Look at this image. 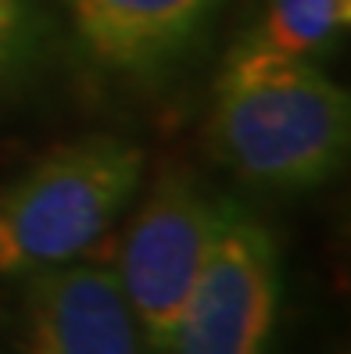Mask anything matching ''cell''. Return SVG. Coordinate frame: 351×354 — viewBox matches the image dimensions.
I'll return each instance as SVG.
<instances>
[{
  "label": "cell",
  "instance_id": "obj_7",
  "mask_svg": "<svg viewBox=\"0 0 351 354\" xmlns=\"http://www.w3.org/2000/svg\"><path fill=\"white\" fill-rule=\"evenodd\" d=\"M348 22L351 0H265L258 26L244 39L280 57L316 61L348 32Z\"/></svg>",
  "mask_w": 351,
  "mask_h": 354
},
{
  "label": "cell",
  "instance_id": "obj_6",
  "mask_svg": "<svg viewBox=\"0 0 351 354\" xmlns=\"http://www.w3.org/2000/svg\"><path fill=\"white\" fill-rule=\"evenodd\" d=\"M97 68L158 79L194 54L230 0H61Z\"/></svg>",
  "mask_w": 351,
  "mask_h": 354
},
{
  "label": "cell",
  "instance_id": "obj_2",
  "mask_svg": "<svg viewBox=\"0 0 351 354\" xmlns=\"http://www.w3.org/2000/svg\"><path fill=\"white\" fill-rule=\"evenodd\" d=\"M147 154L126 136L57 143L0 186V279H22L97 251L136 204Z\"/></svg>",
  "mask_w": 351,
  "mask_h": 354
},
{
  "label": "cell",
  "instance_id": "obj_5",
  "mask_svg": "<svg viewBox=\"0 0 351 354\" xmlns=\"http://www.w3.org/2000/svg\"><path fill=\"white\" fill-rule=\"evenodd\" d=\"M15 283V354H147L111 261L87 254Z\"/></svg>",
  "mask_w": 351,
  "mask_h": 354
},
{
  "label": "cell",
  "instance_id": "obj_4",
  "mask_svg": "<svg viewBox=\"0 0 351 354\" xmlns=\"http://www.w3.org/2000/svg\"><path fill=\"white\" fill-rule=\"evenodd\" d=\"M276 319V236L262 218L233 204L161 354H269Z\"/></svg>",
  "mask_w": 351,
  "mask_h": 354
},
{
  "label": "cell",
  "instance_id": "obj_3",
  "mask_svg": "<svg viewBox=\"0 0 351 354\" xmlns=\"http://www.w3.org/2000/svg\"><path fill=\"white\" fill-rule=\"evenodd\" d=\"M233 204L215 197L187 169H161L118 236L111 268L143 333L147 354H161L204 272Z\"/></svg>",
  "mask_w": 351,
  "mask_h": 354
},
{
  "label": "cell",
  "instance_id": "obj_8",
  "mask_svg": "<svg viewBox=\"0 0 351 354\" xmlns=\"http://www.w3.org/2000/svg\"><path fill=\"white\" fill-rule=\"evenodd\" d=\"M39 44V0H0V86L22 72Z\"/></svg>",
  "mask_w": 351,
  "mask_h": 354
},
{
  "label": "cell",
  "instance_id": "obj_1",
  "mask_svg": "<svg viewBox=\"0 0 351 354\" xmlns=\"http://www.w3.org/2000/svg\"><path fill=\"white\" fill-rule=\"evenodd\" d=\"M204 140L219 165L258 190H316L344 169L351 97L316 61L240 39L215 79Z\"/></svg>",
  "mask_w": 351,
  "mask_h": 354
}]
</instances>
